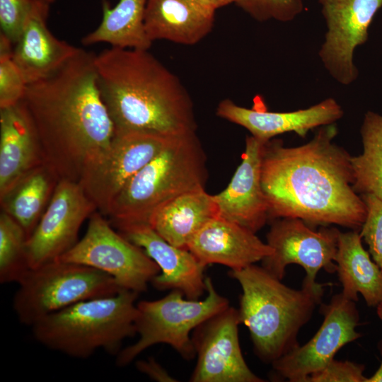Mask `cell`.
I'll return each mask as SVG.
<instances>
[{
    "instance_id": "6da1fadb",
    "label": "cell",
    "mask_w": 382,
    "mask_h": 382,
    "mask_svg": "<svg viewBox=\"0 0 382 382\" xmlns=\"http://www.w3.org/2000/svg\"><path fill=\"white\" fill-rule=\"evenodd\" d=\"M337 134L332 124L301 146L286 147L280 140L265 143L262 185L270 219L298 218L312 227L361 228L366 204L352 187L351 156L333 141Z\"/></svg>"
},
{
    "instance_id": "7a4b0ae2",
    "label": "cell",
    "mask_w": 382,
    "mask_h": 382,
    "mask_svg": "<svg viewBox=\"0 0 382 382\" xmlns=\"http://www.w3.org/2000/svg\"><path fill=\"white\" fill-rule=\"evenodd\" d=\"M93 52H79L50 76L27 85L23 97L45 162L60 179L79 181L115 133L102 100Z\"/></svg>"
},
{
    "instance_id": "3957f363",
    "label": "cell",
    "mask_w": 382,
    "mask_h": 382,
    "mask_svg": "<svg viewBox=\"0 0 382 382\" xmlns=\"http://www.w3.org/2000/svg\"><path fill=\"white\" fill-rule=\"evenodd\" d=\"M97 82L115 132H196L191 97L149 50L110 47L95 56Z\"/></svg>"
},
{
    "instance_id": "277c9868",
    "label": "cell",
    "mask_w": 382,
    "mask_h": 382,
    "mask_svg": "<svg viewBox=\"0 0 382 382\" xmlns=\"http://www.w3.org/2000/svg\"><path fill=\"white\" fill-rule=\"evenodd\" d=\"M229 274L241 287L239 317L257 357L272 364L297 348L299 332L321 304L327 284L303 282L302 288L295 289L255 264Z\"/></svg>"
},
{
    "instance_id": "5b68a950",
    "label": "cell",
    "mask_w": 382,
    "mask_h": 382,
    "mask_svg": "<svg viewBox=\"0 0 382 382\" xmlns=\"http://www.w3.org/2000/svg\"><path fill=\"white\" fill-rule=\"evenodd\" d=\"M138 295L122 289L74 303L35 323L33 336L45 347L70 357L86 359L98 349L117 354L122 342L137 334Z\"/></svg>"
},
{
    "instance_id": "8992f818",
    "label": "cell",
    "mask_w": 382,
    "mask_h": 382,
    "mask_svg": "<svg viewBox=\"0 0 382 382\" xmlns=\"http://www.w3.org/2000/svg\"><path fill=\"white\" fill-rule=\"evenodd\" d=\"M207 157L196 132L179 134L126 184L105 216L112 225L147 223L172 199L204 187Z\"/></svg>"
},
{
    "instance_id": "52a82bcc",
    "label": "cell",
    "mask_w": 382,
    "mask_h": 382,
    "mask_svg": "<svg viewBox=\"0 0 382 382\" xmlns=\"http://www.w3.org/2000/svg\"><path fill=\"white\" fill-rule=\"evenodd\" d=\"M207 296L204 299H190L178 290L153 301L137 303L135 320L139 339L121 349L116 364H129L150 347L166 344L187 360L196 357L192 336L193 330L204 321L227 308L228 300L216 289L210 277L205 278Z\"/></svg>"
},
{
    "instance_id": "ba28073f",
    "label": "cell",
    "mask_w": 382,
    "mask_h": 382,
    "mask_svg": "<svg viewBox=\"0 0 382 382\" xmlns=\"http://www.w3.org/2000/svg\"><path fill=\"white\" fill-rule=\"evenodd\" d=\"M18 284L13 308L19 321L30 326L74 303L123 289L103 272L59 260L30 269Z\"/></svg>"
},
{
    "instance_id": "9c48e42d",
    "label": "cell",
    "mask_w": 382,
    "mask_h": 382,
    "mask_svg": "<svg viewBox=\"0 0 382 382\" xmlns=\"http://www.w3.org/2000/svg\"><path fill=\"white\" fill-rule=\"evenodd\" d=\"M98 210L88 219L83 238L59 260L84 265L111 276L123 289L145 291L160 272L144 251L112 226Z\"/></svg>"
},
{
    "instance_id": "30bf717a",
    "label": "cell",
    "mask_w": 382,
    "mask_h": 382,
    "mask_svg": "<svg viewBox=\"0 0 382 382\" xmlns=\"http://www.w3.org/2000/svg\"><path fill=\"white\" fill-rule=\"evenodd\" d=\"M175 136L115 132L108 147L85 169L79 181L97 209L106 216L126 184Z\"/></svg>"
},
{
    "instance_id": "8fae6325",
    "label": "cell",
    "mask_w": 382,
    "mask_h": 382,
    "mask_svg": "<svg viewBox=\"0 0 382 382\" xmlns=\"http://www.w3.org/2000/svg\"><path fill=\"white\" fill-rule=\"evenodd\" d=\"M323 323L306 344L286 354L272 364V376L290 382H307L310 375L320 371L345 345L361 337L356 328L359 314L355 301L342 293L328 303H322Z\"/></svg>"
},
{
    "instance_id": "7c38bea8",
    "label": "cell",
    "mask_w": 382,
    "mask_h": 382,
    "mask_svg": "<svg viewBox=\"0 0 382 382\" xmlns=\"http://www.w3.org/2000/svg\"><path fill=\"white\" fill-rule=\"evenodd\" d=\"M340 231L323 227L318 231L298 218H280L272 223L267 233V243L273 253L262 260V267L282 280L290 264L301 266L306 272L303 282L317 283L321 269L333 273Z\"/></svg>"
},
{
    "instance_id": "4fadbf2b",
    "label": "cell",
    "mask_w": 382,
    "mask_h": 382,
    "mask_svg": "<svg viewBox=\"0 0 382 382\" xmlns=\"http://www.w3.org/2000/svg\"><path fill=\"white\" fill-rule=\"evenodd\" d=\"M98 210L79 181L60 179L25 245L30 269L55 260L77 242L80 228Z\"/></svg>"
},
{
    "instance_id": "5bb4252c",
    "label": "cell",
    "mask_w": 382,
    "mask_h": 382,
    "mask_svg": "<svg viewBox=\"0 0 382 382\" xmlns=\"http://www.w3.org/2000/svg\"><path fill=\"white\" fill-rule=\"evenodd\" d=\"M238 310L228 306L192 332L197 364L191 382H263L248 366L238 337Z\"/></svg>"
},
{
    "instance_id": "9a60e30c",
    "label": "cell",
    "mask_w": 382,
    "mask_h": 382,
    "mask_svg": "<svg viewBox=\"0 0 382 382\" xmlns=\"http://www.w3.org/2000/svg\"><path fill=\"white\" fill-rule=\"evenodd\" d=\"M326 23L319 57L338 83L349 85L358 76L354 50L366 42L369 26L382 0H319Z\"/></svg>"
},
{
    "instance_id": "2e32d148",
    "label": "cell",
    "mask_w": 382,
    "mask_h": 382,
    "mask_svg": "<svg viewBox=\"0 0 382 382\" xmlns=\"http://www.w3.org/2000/svg\"><path fill=\"white\" fill-rule=\"evenodd\" d=\"M112 226L158 266L160 272L151 282L155 289L178 290L190 299H199L206 292V267L188 249L172 245L147 223Z\"/></svg>"
},
{
    "instance_id": "e0dca14e",
    "label": "cell",
    "mask_w": 382,
    "mask_h": 382,
    "mask_svg": "<svg viewBox=\"0 0 382 382\" xmlns=\"http://www.w3.org/2000/svg\"><path fill=\"white\" fill-rule=\"evenodd\" d=\"M266 142L248 136L241 162L230 183L221 192L214 195L218 216L254 233L270 219L262 185V161Z\"/></svg>"
},
{
    "instance_id": "ac0fdd59",
    "label": "cell",
    "mask_w": 382,
    "mask_h": 382,
    "mask_svg": "<svg viewBox=\"0 0 382 382\" xmlns=\"http://www.w3.org/2000/svg\"><path fill=\"white\" fill-rule=\"evenodd\" d=\"M216 115L244 127L253 137L267 141L286 132L305 137L311 129L335 124L342 117L344 111L332 98L308 108L290 112L250 109L224 99L219 103Z\"/></svg>"
},
{
    "instance_id": "d6986e66",
    "label": "cell",
    "mask_w": 382,
    "mask_h": 382,
    "mask_svg": "<svg viewBox=\"0 0 382 382\" xmlns=\"http://www.w3.org/2000/svg\"><path fill=\"white\" fill-rule=\"evenodd\" d=\"M187 249L204 266L219 264L237 270L262 261L273 249L255 233L216 216L194 236Z\"/></svg>"
},
{
    "instance_id": "ffe728a7",
    "label": "cell",
    "mask_w": 382,
    "mask_h": 382,
    "mask_svg": "<svg viewBox=\"0 0 382 382\" xmlns=\"http://www.w3.org/2000/svg\"><path fill=\"white\" fill-rule=\"evenodd\" d=\"M49 6L45 2L35 0L24 30L13 45V61L27 84L50 76L81 50L50 32L47 25Z\"/></svg>"
},
{
    "instance_id": "44dd1931",
    "label": "cell",
    "mask_w": 382,
    "mask_h": 382,
    "mask_svg": "<svg viewBox=\"0 0 382 382\" xmlns=\"http://www.w3.org/2000/svg\"><path fill=\"white\" fill-rule=\"evenodd\" d=\"M45 162L36 127L23 100L0 108V194Z\"/></svg>"
},
{
    "instance_id": "7402d4cb",
    "label": "cell",
    "mask_w": 382,
    "mask_h": 382,
    "mask_svg": "<svg viewBox=\"0 0 382 382\" xmlns=\"http://www.w3.org/2000/svg\"><path fill=\"white\" fill-rule=\"evenodd\" d=\"M215 11L197 0H147L144 29L151 42L192 45L212 30Z\"/></svg>"
},
{
    "instance_id": "603a6c76",
    "label": "cell",
    "mask_w": 382,
    "mask_h": 382,
    "mask_svg": "<svg viewBox=\"0 0 382 382\" xmlns=\"http://www.w3.org/2000/svg\"><path fill=\"white\" fill-rule=\"evenodd\" d=\"M216 216L218 209L214 195L200 187L159 207L152 213L148 224L172 245L187 249L194 236Z\"/></svg>"
},
{
    "instance_id": "cb8c5ba5",
    "label": "cell",
    "mask_w": 382,
    "mask_h": 382,
    "mask_svg": "<svg viewBox=\"0 0 382 382\" xmlns=\"http://www.w3.org/2000/svg\"><path fill=\"white\" fill-rule=\"evenodd\" d=\"M361 239L356 230L340 232L336 272L346 298L356 302L360 294L368 306L376 307L382 302V270L364 249Z\"/></svg>"
},
{
    "instance_id": "d4e9b609",
    "label": "cell",
    "mask_w": 382,
    "mask_h": 382,
    "mask_svg": "<svg viewBox=\"0 0 382 382\" xmlns=\"http://www.w3.org/2000/svg\"><path fill=\"white\" fill-rule=\"evenodd\" d=\"M60 180L46 162L28 170L0 194L1 210L32 234L46 210Z\"/></svg>"
},
{
    "instance_id": "484cf974",
    "label": "cell",
    "mask_w": 382,
    "mask_h": 382,
    "mask_svg": "<svg viewBox=\"0 0 382 382\" xmlns=\"http://www.w3.org/2000/svg\"><path fill=\"white\" fill-rule=\"evenodd\" d=\"M146 3L147 0H119L111 7L104 0L100 23L82 38V43L105 42L115 47L149 50L152 42L144 29Z\"/></svg>"
},
{
    "instance_id": "4316f807",
    "label": "cell",
    "mask_w": 382,
    "mask_h": 382,
    "mask_svg": "<svg viewBox=\"0 0 382 382\" xmlns=\"http://www.w3.org/2000/svg\"><path fill=\"white\" fill-rule=\"evenodd\" d=\"M363 150L352 156L353 189L382 199V115L368 111L361 127Z\"/></svg>"
},
{
    "instance_id": "83f0119b",
    "label": "cell",
    "mask_w": 382,
    "mask_h": 382,
    "mask_svg": "<svg viewBox=\"0 0 382 382\" xmlns=\"http://www.w3.org/2000/svg\"><path fill=\"white\" fill-rule=\"evenodd\" d=\"M28 237L9 214L0 213V282L18 283L30 270L25 253Z\"/></svg>"
},
{
    "instance_id": "f1b7e54d",
    "label": "cell",
    "mask_w": 382,
    "mask_h": 382,
    "mask_svg": "<svg viewBox=\"0 0 382 382\" xmlns=\"http://www.w3.org/2000/svg\"><path fill=\"white\" fill-rule=\"evenodd\" d=\"M13 44L0 33V108L23 99L27 83L13 59Z\"/></svg>"
},
{
    "instance_id": "f546056e",
    "label": "cell",
    "mask_w": 382,
    "mask_h": 382,
    "mask_svg": "<svg viewBox=\"0 0 382 382\" xmlns=\"http://www.w3.org/2000/svg\"><path fill=\"white\" fill-rule=\"evenodd\" d=\"M234 4L260 22L269 20L289 22L303 9L302 0H235Z\"/></svg>"
},
{
    "instance_id": "4dcf8cb0",
    "label": "cell",
    "mask_w": 382,
    "mask_h": 382,
    "mask_svg": "<svg viewBox=\"0 0 382 382\" xmlns=\"http://www.w3.org/2000/svg\"><path fill=\"white\" fill-rule=\"evenodd\" d=\"M366 209L359 234L369 248L373 260L382 270V199L374 195H361Z\"/></svg>"
},
{
    "instance_id": "1f68e13d",
    "label": "cell",
    "mask_w": 382,
    "mask_h": 382,
    "mask_svg": "<svg viewBox=\"0 0 382 382\" xmlns=\"http://www.w3.org/2000/svg\"><path fill=\"white\" fill-rule=\"evenodd\" d=\"M35 0H0V28L13 45L21 37Z\"/></svg>"
},
{
    "instance_id": "d6a6232c",
    "label": "cell",
    "mask_w": 382,
    "mask_h": 382,
    "mask_svg": "<svg viewBox=\"0 0 382 382\" xmlns=\"http://www.w3.org/2000/svg\"><path fill=\"white\" fill-rule=\"evenodd\" d=\"M364 369L361 364L333 359L323 369L310 375L307 382H366Z\"/></svg>"
},
{
    "instance_id": "836d02e7",
    "label": "cell",
    "mask_w": 382,
    "mask_h": 382,
    "mask_svg": "<svg viewBox=\"0 0 382 382\" xmlns=\"http://www.w3.org/2000/svg\"><path fill=\"white\" fill-rule=\"evenodd\" d=\"M136 368L141 373L146 375L151 380L158 382H176L175 378L171 376L168 371L156 361L153 357H149L146 360H139L136 362Z\"/></svg>"
},
{
    "instance_id": "e575fe53",
    "label": "cell",
    "mask_w": 382,
    "mask_h": 382,
    "mask_svg": "<svg viewBox=\"0 0 382 382\" xmlns=\"http://www.w3.org/2000/svg\"><path fill=\"white\" fill-rule=\"evenodd\" d=\"M199 3H200L204 6L212 9L214 11L216 10L222 8L224 6H226L228 4H231L232 3L235 2V0H197Z\"/></svg>"
},
{
    "instance_id": "d590c367",
    "label": "cell",
    "mask_w": 382,
    "mask_h": 382,
    "mask_svg": "<svg viewBox=\"0 0 382 382\" xmlns=\"http://www.w3.org/2000/svg\"><path fill=\"white\" fill-rule=\"evenodd\" d=\"M366 382H382V361L373 376L367 378Z\"/></svg>"
},
{
    "instance_id": "8d00e7d4",
    "label": "cell",
    "mask_w": 382,
    "mask_h": 382,
    "mask_svg": "<svg viewBox=\"0 0 382 382\" xmlns=\"http://www.w3.org/2000/svg\"><path fill=\"white\" fill-rule=\"evenodd\" d=\"M376 313L378 318L382 321V302L376 306Z\"/></svg>"
},
{
    "instance_id": "74e56055",
    "label": "cell",
    "mask_w": 382,
    "mask_h": 382,
    "mask_svg": "<svg viewBox=\"0 0 382 382\" xmlns=\"http://www.w3.org/2000/svg\"><path fill=\"white\" fill-rule=\"evenodd\" d=\"M39 1L45 2V3L48 4H51L54 3L56 0H39Z\"/></svg>"
}]
</instances>
